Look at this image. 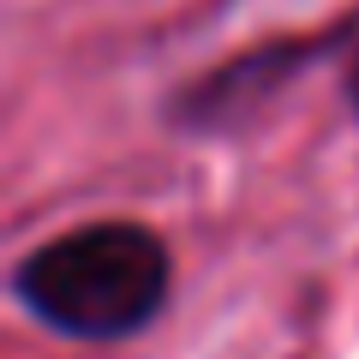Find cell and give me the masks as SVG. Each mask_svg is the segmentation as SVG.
<instances>
[{"mask_svg": "<svg viewBox=\"0 0 359 359\" xmlns=\"http://www.w3.org/2000/svg\"><path fill=\"white\" fill-rule=\"evenodd\" d=\"M18 294L66 335H132L168 294V252L132 222L78 228L25 257Z\"/></svg>", "mask_w": 359, "mask_h": 359, "instance_id": "6da1fadb", "label": "cell"}, {"mask_svg": "<svg viewBox=\"0 0 359 359\" xmlns=\"http://www.w3.org/2000/svg\"><path fill=\"white\" fill-rule=\"evenodd\" d=\"M299 54L294 48H269V54H252V60L228 66L222 78H210V84H198V96L186 102V114L204 120V126H228V120H240L245 108L257 102V96H269V90L282 84L287 72H294Z\"/></svg>", "mask_w": 359, "mask_h": 359, "instance_id": "7a4b0ae2", "label": "cell"}, {"mask_svg": "<svg viewBox=\"0 0 359 359\" xmlns=\"http://www.w3.org/2000/svg\"><path fill=\"white\" fill-rule=\"evenodd\" d=\"M347 84H353V102H359V54H353V72H347Z\"/></svg>", "mask_w": 359, "mask_h": 359, "instance_id": "3957f363", "label": "cell"}]
</instances>
